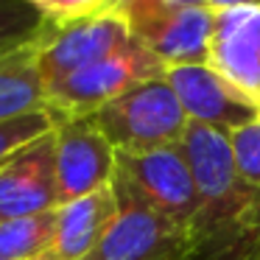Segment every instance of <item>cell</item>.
Listing matches in <instances>:
<instances>
[{
	"mask_svg": "<svg viewBox=\"0 0 260 260\" xmlns=\"http://www.w3.org/2000/svg\"><path fill=\"white\" fill-rule=\"evenodd\" d=\"M165 79L174 87L190 123H202L230 135L252 120H260L257 107L226 84L210 64H176L168 68Z\"/></svg>",
	"mask_w": 260,
	"mask_h": 260,
	"instance_id": "obj_11",
	"label": "cell"
},
{
	"mask_svg": "<svg viewBox=\"0 0 260 260\" xmlns=\"http://www.w3.org/2000/svg\"><path fill=\"white\" fill-rule=\"evenodd\" d=\"M115 218H118V196H115L112 185L62 204L53 252L59 254V260L87 257L95 249V243L107 235V230L115 224Z\"/></svg>",
	"mask_w": 260,
	"mask_h": 260,
	"instance_id": "obj_12",
	"label": "cell"
},
{
	"mask_svg": "<svg viewBox=\"0 0 260 260\" xmlns=\"http://www.w3.org/2000/svg\"><path fill=\"white\" fill-rule=\"evenodd\" d=\"M257 112H260V107H257Z\"/></svg>",
	"mask_w": 260,
	"mask_h": 260,
	"instance_id": "obj_23",
	"label": "cell"
},
{
	"mask_svg": "<svg viewBox=\"0 0 260 260\" xmlns=\"http://www.w3.org/2000/svg\"><path fill=\"white\" fill-rule=\"evenodd\" d=\"M207 64L260 107V3L213 12Z\"/></svg>",
	"mask_w": 260,
	"mask_h": 260,
	"instance_id": "obj_8",
	"label": "cell"
},
{
	"mask_svg": "<svg viewBox=\"0 0 260 260\" xmlns=\"http://www.w3.org/2000/svg\"><path fill=\"white\" fill-rule=\"evenodd\" d=\"M254 3H260V0H213V3H210V9H213V12H218V9H232V6H254Z\"/></svg>",
	"mask_w": 260,
	"mask_h": 260,
	"instance_id": "obj_19",
	"label": "cell"
},
{
	"mask_svg": "<svg viewBox=\"0 0 260 260\" xmlns=\"http://www.w3.org/2000/svg\"><path fill=\"white\" fill-rule=\"evenodd\" d=\"M56 25L28 0H0V56L45 37Z\"/></svg>",
	"mask_w": 260,
	"mask_h": 260,
	"instance_id": "obj_15",
	"label": "cell"
},
{
	"mask_svg": "<svg viewBox=\"0 0 260 260\" xmlns=\"http://www.w3.org/2000/svg\"><path fill=\"white\" fill-rule=\"evenodd\" d=\"M62 204L112 185L115 148L90 118H53Z\"/></svg>",
	"mask_w": 260,
	"mask_h": 260,
	"instance_id": "obj_7",
	"label": "cell"
},
{
	"mask_svg": "<svg viewBox=\"0 0 260 260\" xmlns=\"http://www.w3.org/2000/svg\"><path fill=\"white\" fill-rule=\"evenodd\" d=\"M129 40V28L112 9L59 25V31L48 40V45L37 59V70L45 84V92L68 76L79 73L81 68L109 56Z\"/></svg>",
	"mask_w": 260,
	"mask_h": 260,
	"instance_id": "obj_9",
	"label": "cell"
},
{
	"mask_svg": "<svg viewBox=\"0 0 260 260\" xmlns=\"http://www.w3.org/2000/svg\"><path fill=\"white\" fill-rule=\"evenodd\" d=\"M252 260H260V249H257V254H254V257Z\"/></svg>",
	"mask_w": 260,
	"mask_h": 260,
	"instance_id": "obj_22",
	"label": "cell"
},
{
	"mask_svg": "<svg viewBox=\"0 0 260 260\" xmlns=\"http://www.w3.org/2000/svg\"><path fill=\"white\" fill-rule=\"evenodd\" d=\"M171 3H176V6H193V9H210L213 0H171Z\"/></svg>",
	"mask_w": 260,
	"mask_h": 260,
	"instance_id": "obj_20",
	"label": "cell"
},
{
	"mask_svg": "<svg viewBox=\"0 0 260 260\" xmlns=\"http://www.w3.org/2000/svg\"><path fill=\"white\" fill-rule=\"evenodd\" d=\"M62 207L56 135L48 132L0 165V218H20Z\"/></svg>",
	"mask_w": 260,
	"mask_h": 260,
	"instance_id": "obj_10",
	"label": "cell"
},
{
	"mask_svg": "<svg viewBox=\"0 0 260 260\" xmlns=\"http://www.w3.org/2000/svg\"><path fill=\"white\" fill-rule=\"evenodd\" d=\"M168 64L159 62L148 48L129 40L109 56L81 68L79 73L48 90L45 109L53 118H90L126 90L151 79H162Z\"/></svg>",
	"mask_w": 260,
	"mask_h": 260,
	"instance_id": "obj_3",
	"label": "cell"
},
{
	"mask_svg": "<svg viewBox=\"0 0 260 260\" xmlns=\"http://www.w3.org/2000/svg\"><path fill=\"white\" fill-rule=\"evenodd\" d=\"M56 31L59 25L40 40L0 56V123L45 109L48 92L37 70V59Z\"/></svg>",
	"mask_w": 260,
	"mask_h": 260,
	"instance_id": "obj_13",
	"label": "cell"
},
{
	"mask_svg": "<svg viewBox=\"0 0 260 260\" xmlns=\"http://www.w3.org/2000/svg\"><path fill=\"white\" fill-rule=\"evenodd\" d=\"M37 260H59V254H56V252H53V249H51V252H48V254H42V257H37Z\"/></svg>",
	"mask_w": 260,
	"mask_h": 260,
	"instance_id": "obj_21",
	"label": "cell"
},
{
	"mask_svg": "<svg viewBox=\"0 0 260 260\" xmlns=\"http://www.w3.org/2000/svg\"><path fill=\"white\" fill-rule=\"evenodd\" d=\"M226 140H230L232 157H235L241 174L260 187V120H252V123L230 132Z\"/></svg>",
	"mask_w": 260,
	"mask_h": 260,
	"instance_id": "obj_17",
	"label": "cell"
},
{
	"mask_svg": "<svg viewBox=\"0 0 260 260\" xmlns=\"http://www.w3.org/2000/svg\"><path fill=\"white\" fill-rule=\"evenodd\" d=\"M28 3L59 25L90 17V14H98L112 6V0H28Z\"/></svg>",
	"mask_w": 260,
	"mask_h": 260,
	"instance_id": "obj_18",
	"label": "cell"
},
{
	"mask_svg": "<svg viewBox=\"0 0 260 260\" xmlns=\"http://www.w3.org/2000/svg\"><path fill=\"white\" fill-rule=\"evenodd\" d=\"M179 148L199 187L190 260H252L260 249V187L241 174L226 135L190 123Z\"/></svg>",
	"mask_w": 260,
	"mask_h": 260,
	"instance_id": "obj_1",
	"label": "cell"
},
{
	"mask_svg": "<svg viewBox=\"0 0 260 260\" xmlns=\"http://www.w3.org/2000/svg\"><path fill=\"white\" fill-rule=\"evenodd\" d=\"M132 40L154 53L168 68L207 64L213 9L176 6L171 0H112Z\"/></svg>",
	"mask_w": 260,
	"mask_h": 260,
	"instance_id": "obj_4",
	"label": "cell"
},
{
	"mask_svg": "<svg viewBox=\"0 0 260 260\" xmlns=\"http://www.w3.org/2000/svg\"><path fill=\"white\" fill-rule=\"evenodd\" d=\"M48 132H53V115L48 109L0 123V165H6L17 151H23L25 146H31Z\"/></svg>",
	"mask_w": 260,
	"mask_h": 260,
	"instance_id": "obj_16",
	"label": "cell"
},
{
	"mask_svg": "<svg viewBox=\"0 0 260 260\" xmlns=\"http://www.w3.org/2000/svg\"><path fill=\"white\" fill-rule=\"evenodd\" d=\"M59 210L0 218V260H37L56 246Z\"/></svg>",
	"mask_w": 260,
	"mask_h": 260,
	"instance_id": "obj_14",
	"label": "cell"
},
{
	"mask_svg": "<svg viewBox=\"0 0 260 260\" xmlns=\"http://www.w3.org/2000/svg\"><path fill=\"white\" fill-rule=\"evenodd\" d=\"M92 120L115 151H151L179 146L190 126L165 76L126 90L123 95L98 109Z\"/></svg>",
	"mask_w": 260,
	"mask_h": 260,
	"instance_id": "obj_2",
	"label": "cell"
},
{
	"mask_svg": "<svg viewBox=\"0 0 260 260\" xmlns=\"http://www.w3.org/2000/svg\"><path fill=\"white\" fill-rule=\"evenodd\" d=\"M115 174L157 213L185 230H193L199 215V187L179 146L115 151Z\"/></svg>",
	"mask_w": 260,
	"mask_h": 260,
	"instance_id": "obj_6",
	"label": "cell"
},
{
	"mask_svg": "<svg viewBox=\"0 0 260 260\" xmlns=\"http://www.w3.org/2000/svg\"><path fill=\"white\" fill-rule=\"evenodd\" d=\"M118 196V218L107 235L81 260H190V230L174 224L162 213L143 202L118 174L112 176Z\"/></svg>",
	"mask_w": 260,
	"mask_h": 260,
	"instance_id": "obj_5",
	"label": "cell"
}]
</instances>
